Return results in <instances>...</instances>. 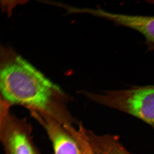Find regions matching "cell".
Returning a JSON list of instances; mask_svg holds the SVG:
<instances>
[{
	"mask_svg": "<svg viewBox=\"0 0 154 154\" xmlns=\"http://www.w3.org/2000/svg\"><path fill=\"white\" fill-rule=\"evenodd\" d=\"M0 87L6 100L42 110L48 108L53 90H59L20 56L3 65L0 73Z\"/></svg>",
	"mask_w": 154,
	"mask_h": 154,
	"instance_id": "1",
	"label": "cell"
},
{
	"mask_svg": "<svg viewBox=\"0 0 154 154\" xmlns=\"http://www.w3.org/2000/svg\"><path fill=\"white\" fill-rule=\"evenodd\" d=\"M103 102L104 105L134 116L154 129V85L106 91Z\"/></svg>",
	"mask_w": 154,
	"mask_h": 154,
	"instance_id": "2",
	"label": "cell"
},
{
	"mask_svg": "<svg viewBox=\"0 0 154 154\" xmlns=\"http://www.w3.org/2000/svg\"><path fill=\"white\" fill-rule=\"evenodd\" d=\"M118 22L120 26L134 29L145 38L148 51H154V16L121 14Z\"/></svg>",
	"mask_w": 154,
	"mask_h": 154,
	"instance_id": "3",
	"label": "cell"
},
{
	"mask_svg": "<svg viewBox=\"0 0 154 154\" xmlns=\"http://www.w3.org/2000/svg\"><path fill=\"white\" fill-rule=\"evenodd\" d=\"M46 127L55 154H81L74 137L57 123L49 122Z\"/></svg>",
	"mask_w": 154,
	"mask_h": 154,
	"instance_id": "4",
	"label": "cell"
},
{
	"mask_svg": "<svg viewBox=\"0 0 154 154\" xmlns=\"http://www.w3.org/2000/svg\"><path fill=\"white\" fill-rule=\"evenodd\" d=\"M7 143L9 154H36L26 135L19 130L11 132Z\"/></svg>",
	"mask_w": 154,
	"mask_h": 154,
	"instance_id": "5",
	"label": "cell"
},
{
	"mask_svg": "<svg viewBox=\"0 0 154 154\" xmlns=\"http://www.w3.org/2000/svg\"><path fill=\"white\" fill-rule=\"evenodd\" d=\"M83 127L82 125L76 131L72 129V135L76 140L79 147L81 154H97L92 147L85 134Z\"/></svg>",
	"mask_w": 154,
	"mask_h": 154,
	"instance_id": "6",
	"label": "cell"
},
{
	"mask_svg": "<svg viewBox=\"0 0 154 154\" xmlns=\"http://www.w3.org/2000/svg\"><path fill=\"white\" fill-rule=\"evenodd\" d=\"M148 2L154 5V0L153 1H148Z\"/></svg>",
	"mask_w": 154,
	"mask_h": 154,
	"instance_id": "7",
	"label": "cell"
}]
</instances>
